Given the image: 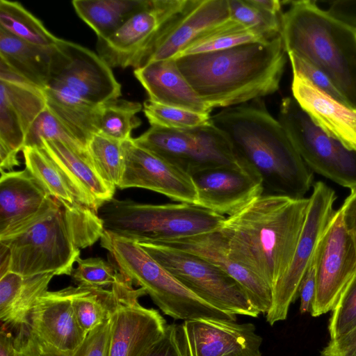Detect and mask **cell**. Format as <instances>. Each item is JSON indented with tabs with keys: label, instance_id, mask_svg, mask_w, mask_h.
Wrapping results in <instances>:
<instances>
[{
	"label": "cell",
	"instance_id": "6da1fadb",
	"mask_svg": "<svg viewBox=\"0 0 356 356\" xmlns=\"http://www.w3.org/2000/svg\"><path fill=\"white\" fill-rule=\"evenodd\" d=\"M309 204V198L263 193L226 217L219 230L231 258L273 291L292 261Z\"/></svg>",
	"mask_w": 356,
	"mask_h": 356
},
{
	"label": "cell",
	"instance_id": "7a4b0ae2",
	"mask_svg": "<svg viewBox=\"0 0 356 356\" xmlns=\"http://www.w3.org/2000/svg\"><path fill=\"white\" fill-rule=\"evenodd\" d=\"M286 54L280 35L267 42L174 59L193 90L213 110L241 105L277 92Z\"/></svg>",
	"mask_w": 356,
	"mask_h": 356
},
{
	"label": "cell",
	"instance_id": "3957f363",
	"mask_svg": "<svg viewBox=\"0 0 356 356\" xmlns=\"http://www.w3.org/2000/svg\"><path fill=\"white\" fill-rule=\"evenodd\" d=\"M211 122L225 135L237 159L260 176L264 193L300 199L310 190L314 172L261 99L226 108Z\"/></svg>",
	"mask_w": 356,
	"mask_h": 356
},
{
	"label": "cell",
	"instance_id": "277c9868",
	"mask_svg": "<svg viewBox=\"0 0 356 356\" xmlns=\"http://www.w3.org/2000/svg\"><path fill=\"white\" fill-rule=\"evenodd\" d=\"M43 92L47 108L86 145L99 133L101 106L122 94L111 67L98 54L63 39Z\"/></svg>",
	"mask_w": 356,
	"mask_h": 356
},
{
	"label": "cell",
	"instance_id": "5b68a950",
	"mask_svg": "<svg viewBox=\"0 0 356 356\" xmlns=\"http://www.w3.org/2000/svg\"><path fill=\"white\" fill-rule=\"evenodd\" d=\"M104 232L98 213L75 202L58 201L42 220L22 232L0 239L9 252L8 271L23 276L71 275L80 249L93 245Z\"/></svg>",
	"mask_w": 356,
	"mask_h": 356
},
{
	"label": "cell",
	"instance_id": "8992f818",
	"mask_svg": "<svg viewBox=\"0 0 356 356\" xmlns=\"http://www.w3.org/2000/svg\"><path fill=\"white\" fill-rule=\"evenodd\" d=\"M281 37L293 53L322 70L356 110V32L312 1H289Z\"/></svg>",
	"mask_w": 356,
	"mask_h": 356
},
{
	"label": "cell",
	"instance_id": "52a82bcc",
	"mask_svg": "<svg viewBox=\"0 0 356 356\" xmlns=\"http://www.w3.org/2000/svg\"><path fill=\"white\" fill-rule=\"evenodd\" d=\"M104 230L137 243H163L222 226L226 217L188 203L151 204L115 198L98 211Z\"/></svg>",
	"mask_w": 356,
	"mask_h": 356
},
{
	"label": "cell",
	"instance_id": "ba28073f",
	"mask_svg": "<svg viewBox=\"0 0 356 356\" xmlns=\"http://www.w3.org/2000/svg\"><path fill=\"white\" fill-rule=\"evenodd\" d=\"M100 244L111 256L118 270L143 288L165 315L184 321H236V315L213 307L189 291L136 241L104 231Z\"/></svg>",
	"mask_w": 356,
	"mask_h": 356
},
{
	"label": "cell",
	"instance_id": "9c48e42d",
	"mask_svg": "<svg viewBox=\"0 0 356 356\" xmlns=\"http://www.w3.org/2000/svg\"><path fill=\"white\" fill-rule=\"evenodd\" d=\"M138 243L181 284L207 303L234 315L257 318L261 314L241 285L211 262L194 254L162 245Z\"/></svg>",
	"mask_w": 356,
	"mask_h": 356
},
{
	"label": "cell",
	"instance_id": "30bf717a",
	"mask_svg": "<svg viewBox=\"0 0 356 356\" xmlns=\"http://www.w3.org/2000/svg\"><path fill=\"white\" fill-rule=\"evenodd\" d=\"M278 121L313 172L350 191L356 189V151L325 133L293 97L282 99Z\"/></svg>",
	"mask_w": 356,
	"mask_h": 356
},
{
	"label": "cell",
	"instance_id": "8fae6325",
	"mask_svg": "<svg viewBox=\"0 0 356 356\" xmlns=\"http://www.w3.org/2000/svg\"><path fill=\"white\" fill-rule=\"evenodd\" d=\"M133 140L189 175L238 162L229 140L211 122L190 129L151 126Z\"/></svg>",
	"mask_w": 356,
	"mask_h": 356
},
{
	"label": "cell",
	"instance_id": "7c38bea8",
	"mask_svg": "<svg viewBox=\"0 0 356 356\" xmlns=\"http://www.w3.org/2000/svg\"><path fill=\"white\" fill-rule=\"evenodd\" d=\"M186 0H149L116 31L97 40L98 55L112 68L145 65L153 49Z\"/></svg>",
	"mask_w": 356,
	"mask_h": 356
},
{
	"label": "cell",
	"instance_id": "4fadbf2b",
	"mask_svg": "<svg viewBox=\"0 0 356 356\" xmlns=\"http://www.w3.org/2000/svg\"><path fill=\"white\" fill-rule=\"evenodd\" d=\"M305 222L292 261L273 288V302L266 321L273 325L287 318L289 309L299 296L301 282L310 266L318 241L336 211L334 191L323 181L313 186Z\"/></svg>",
	"mask_w": 356,
	"mask_h": 356
},
{
	"label": "cell",
	"instance_id": "5bb4252c",
	"mask_svg": "<svg viewBox=\"0 0 356 356\" xmlns=\"http://www.w3.org/2000/svg\"><path fill=\"white\" fill-rule=\"evenodd\" d=\"M316 289L312 316L332 312L356 275V251L347 232L341 208L322 234L314 258Z\"/></svg>",
	"mask_w": 356,
	"mask_h": 356
},
{
	"label": "cell",
	"instance_id": "9a60e30c",
	"mask_svg": "<svg viewBox=\"0 0 356 356\" xmlns=\"http://www.w3.org/2000/svg\"><path fill=\"white\" fill-rule=\"evenodd\" d=\"M112 286L118 301L111 316L108 356H141L163 335L168 324L156 309L139 303L145 291L134 289L120 272Z\"/></svg>",
	"mask_w": 356,
	"mask_h": 356
},
{
	"label": "cell",
	"instance_id": "2e32d148",
	"mask_svg": "<svg viewBox=\"0 0 356 356\" xmlns=\"http://www.w3.org/2000/svg\"><path fill=\"white\" fill-rule=\"evenodd\" d=\"M191 177L197 193L195 205L222 216L234 214L264 192L258 173L239 159Z\"/></svg>",
	"mask_w": 356,
	"mask_h": 356
},
{
	"label": "cell",
	"instance_id": "e0dca14e",
	"mask_svg": "<svg viewBox=\"0 0 356 356\" xmlns=\"http://www.w3.org/2000/svg\"><path fill=\"white\" fill-rule=\"evenodd\" d=\"M124 168L118 188H140L180 203L195 204L197 193L191 175L137 145L132 138L123 142Z\"/></svg>",
	"mask_w": 356,
	"mask_h": 356
},
{
	"label": "cell",
	"instance_id": "ac0fdd59",
	"mask_svg": "<svg viewBox=\"0 0 356 356\" xmlns=\"http://www.w3.org/2000/svg\"><path fill=\"white\" fill-rule=\"evenodd\" d=\"M58 204L26 169L1 171L0 239L24 232Z\"/></svg>",
	"mask_w": 356,
	"mask_h": 356
},
{
	"label": "cell",
	"instance_id": "d6986e66",
	"mask_svg": "<svg viewBox=\"0 0 356 356\" xmlns=\"http://www.w3.org/2000/svg\"><path fill=\"white\" fill-rule=\"evenodd\" d=\"M181 326L188 356H262V338L252 323L203 318Z\"/></svg>",
	"mask_w": 356,
	"mask_h": 356
},
{
	"label": "cell",
	"instance_id": "ffe728a7",
	"mask_svg": "<svg viewBox=\"0 0 356 356\" xmlns=\"http://www.w3.org/2000/svg\"><path fill=\"white\" fill-rule=\"evenodd\" d=\"M230 18L228 0H186L182 10L159 38L146 64L176 58Z\"/></svg>",
	"mask_w": 356,
	"mask_h": 356
},
{
	"label": "cell",
	"instance_id": "44dd1931",
	"mask_svg": "<svg viewBox=\"0 0 356 356\" xmlns=\"http://www.w3.org/2000/svg\"><path fill=\"white\" fill-rule=\"evenodd\" d=\"M72 290L47 291L37 300L29 318V329L36 340L65 353L74 351L88 334L76 318Z\"/></svg>",
	"mask_w": 356,
	"mask_h": 356
},
{
	"label": "cell",
	"instance_id": "7402d4cb",
	"mask_svg": "<svg viewBox=\"0 0 356 356\" xmlns=\"http://www.w3.org/2000/svg\"><path fill=\"white\" fill-rule=\"evenodd\" d=\"M156 244L186 251L211 262L241 285L250 302L260 313L266 314L269 311L273 302L272 289L254 273L231 258L219 229Z\"/></svg>",
	"mask_w": 356,
	"mask_h": 356
},
{
	"label": "cell",
	"instance_id": "603a6c76",
	"mask_svg": "<svg viewBox=\"0 0 356 356\" xmlns=\"http://www.w3.org/2000/svg\"><path fill=\"white\" fill-rule=\"evenodd\" d=\"M293 97L330 136L356 151V110L327 95L300 74H293Z\"/></svg>",
	"mask_w": 356,
	"mask_h": 356
},
{
	"label": "cell",
	"instance_id": "cb8c5ba5",
	"mask_svg": "<svg viewBox=\"0 0 356 356\" xmlns=\"http://www.w3.org/2000/svg\"><path fill=\"white\" fill-rule=\"evenodd\" d=\"M149 99L200 113L212 111L179 70L174 58L150 62L134 71Z\"/></svg>",
	"mask_w": 356,
	"mask_h": 356
},
{
	"label": "cell",
	"instance_id": "d4e9b609",
	"mask_svg": "<svg viewBox=\"0 0 356 356\" xmlns=\"http://www.w3.org/2000/svg\"><path fill=\"white\" fill-rule=\"evenodd\" d=\"M40 148L67 175L82 204L98 213L105 202L113 198L115 188L99 175L89 155L80 154L58 140H42Z\"/></svg>",
	"mask_w": 356,
	"mask_h": 356
},
{
	"label": "cell",
	"instance_id": "484cf974",
	"mask_svg": "<svg viewBox=\"0 0 356 356\" xmlns=\"http://www.w3.org/2000/svg\"><path fill=\"white\" fill-rule=\"evenodd\" d=\"M55 275L23 276L8 271L0 277V318L6 327L18 331L29 326L31 311L37 300L48 290Z\"/></svg>",
	"mask_w": 356,
	"mask_h": 356
},
{
	"label": "cell",
	"instance_id": "4316f807",
	"mask_svg": "<svg viewBox=\"0 0 356 356\" xmlns=\"http://www.w3.org/2000/svg\"><path fill=\"white\" fill-rule=\"evenodd\" d=\"M57 47L37 46L0 29V60L42 90L48 83Z\"/></svg>",
	"mask_w": 356,
	"mask_h": 356
},
{
	"label": "cell",
	"instance_id": "83f0119b",
	"mask_svg": "<svg viewBox=\"0 0 356 356\" xmlns=\"http://www.w3.org/2000/svg\"><path fill=\"white\" fill-rule=\"evenodd\" d=\"M149 0H73L79 17L104 40L116 31Z\"/></svg>",
	"mask_w": 356,
	"mask_h": 356
},
{
	"label": "cell",
	"instance_id": "f1b7e54d",
	"mask_svg": "<svg viewBox=\"0 0 356 356\" xmlns=\"http://www.w3.org/2000/svg\"><path fill=\"white\" fill-rule=\"evenodd\" d=\"M22 152L26 169L51 197L60 203L77 202L82 204L75 187L67 175L42 148L24 147Z\"/></svg>",
	"mask_w": 356,
	"mask_h": 356
},
{
	"label": "cell",
	"instance_id": "f546056e",
	"mask_svg": "<svg viewBox=\"0 0 356 356\" xmlns=\"http://www.w3.org/2000/svg\"><path fill=\"white\" fill-rule=\"evenodd\" d=\"M0 29L29 43L47 48L58 45L60 38L16 1H0Z\"/></svg>",
	"mask_w": 356,
	"mask_h": 356
},
{
	"label": "cell",
	"instance_id": "4dcf8cb0",
	"mask_svg": "<svg viewBox=\"0 0 356 356\" xmlns=\"http://www.w3.org/2000/svg\"><path fill=\"white\" fill-rule=\"evenodd\" d=\"M115 289L72 286L71 302L76 318L82 330L88 334L110 318L117 305Z\"/></svg>",
	"mask_w": 356,
	"mask_h": 356
},
{
	"label": "cell",
	"instance_id": "1f68e13d",
	"mask_svg": "<svg viewBox=\"0 0 356 356\" xmlns=\"http://www.w3.org/2000/svg\"><path fill=\"white\" fill-rule=\"evenodd\" d=\"M124 141L95 134L89 140L87 150L99 175L107 184L118 187L124 168Z\"/></svg>",
	"mask_w": 356,
	"mask_h": 356
},
{
	"label": "cell",
	"instance_id": "d6a6232c",
	"mask_svg": "<svg viewBox=\"0 0 356 356\" xmlns=\"http://www.w3.org/2000/svg\"><path fill=\"white\" fill-rule=\"evenodd\" d=\"M261 42L267 41L230 18L191 44L176 58L224 50L246 43Z\"/></svg>",
	"mask_w": 356,
	"mask_h": 356
},
{
	"label": "cell",
	"instance_id": "836d02e7",
	"mask_svg": "<svg viewBox=\"0 0 356 356\" xmlns=\"http://www.w3.org/2000/svg\"><path fill=\"white\" fill-rule=\"evenodd\" d=\"M140 103L115 99L102 104L99 113V133L113 139L125 141L141 120L136 114L142 110Z\"/></svg>",
	"mask_w": 356,
	"mask_h": 356
},
{
	"label": "cell",
	"instance_id": "e575fe53",
	"mask_svg": "<svg viewBox=\"0 0 356 356\" xmlns=\"http://www.w3.org/2000/svg\"><path fill=\"white\" fill-rule=\"evenodd\" d=\"M0 97L19 118L26 134L37 117L47 108L42 90L28 83L0 80Z\"/></svg>",
	"mask_w": 356,
	"mask_h": 356
},
{
	"label": "cell",
	"instance_id": "d590c367",
	"mask_svg": "<svg viewBox=\"0 0 356 356\" xmlns=\"http://www.w3.org/2000/svg\"><path fill=\"white\" fill-rule=\"evenodd\" d=\"M58 140L74 150L88 155L87 145L47 108L37 117L26 134L24 147H41L42 140Z\"/></svg>",
	"mask_w": 356,
	"mask_h": 356
},
{
	"label": "cell",
	"instance_id": "8d00e7d4",
	"mask_svg": "<svg viewBox=\"0 0 356 356\" xmlns=\"http://www.w3.org/2000/svg\"><path fill=\"white\" fill-rule=\"evenodd\" d=\"M143 112L151 126L172 129H190L208 124L211 115L177 107L167 106L147 99Z\"/></svg>",
	"mask_w": 356,
	"mask_h": 356
},
{
	"label": "cell",
	"instance_id": "74e56055",
	"mask_svg": "<svg viewBox=\"0 0 356 356\" xmlns=\"http://www.w3.org/2000/svg\"><path fill=\"white\" fill-rule=\"evenodd\" d=\"M231 19L239 22L265 40L281 35L282 15L264 12L248 0H228Z\"/></svg>",
	"mask_w": 356,
	"mask_h": 356
},
{
	"label": "cell",
	"instance_id": "f35d334b",
	"mask_svg": "<svg viewBox=\"0 0 356 356\" xmlns=\"http://www.w3.org/2000/svg\"><path fill=\"white\" fill-rule=\"evenodd\" d=\"M111 317L90 331L83 343L72 353H65L42 343L33 336L38 356H108Z\"/></svg>",
	"mask_w": 356,
	"mask_h": 356
},
{
	"label": "cell",
	"instance_id": "ab89813d",
	"mask_svg": "<svg viewBox=\"0 0 356 356\" xmlns=\"http://www.w3.org/2000/svg\"><path fill=\"white\" fill-rule=\"evenodd\" d=\"M77 267L72 277L77 286L104 288L112 286L119 271L111 263L101 258L77 259Z\"/></svg>",
	"mask_w": 356,
	"mask_h": 356
},
{
	"label": "cell",
	"instance_id": "60d3db41",
	"mask_svg": "<svg viewBox=\"0 0 356 356\" xmlns=\"http://www.w3.org/2000/svg\"><path fill=\"white\" fill-rule=\"evenodd\" d=\"M356 326V275L338 304L332 311L328 331L330 339H336Z\"/></svg>",
	"mask_w": 356,
	"mask_h": 356
},
{
	"label": "cell",
	"instance_id": "b9f144b4",
	"mask_svg": "<svg viewBox=\"0 0 356 356\" xmlns=\"http://www.w3.org/2000/svg\"><path fill=\"white\" fill-rule=\"evenodd\" d=\"M26 132L7 102L0 97V146L17 153L24 148Z\"/></svg>",
	"mask_w": 356,
	"mask_h": 356
},
{
	"label": "cell",
	"instance_id": "7bdbcfd3",
	"mask_svg": "<svg viewBox=\"0 0 356 356\" xmlns=\"http://www.w3.org/2000/svg\"><path fill=\"white\" fill-rule=\"evenodd\" d=\"M287 55L291 64L293 74L302 75L316 88L349 106L343 95L322 70L293 53L289 52Z\"/></svg>",
	"mask_w": 356,
	"mask_h": 356
},
{
	"label": "cell",
	"instance_id": "ee69618b",
	"mask_svg": "<svg viewBox=\"0 0 356 356\" xmlns=\"http://www.w3.org/2000/svg\"><path fill=\"white\" fill-rule=\"evenodd\" d=\"M141 356H188L181 325L168 324L163 335Z\"/></svg>",
	"mask_w": 356,
	"mask_h": 356
},
{
	"label": "cell",
	"instance_id": "f6af8a7d",
	"mask_svg": "<svg viewBox=\"0 0 356 356\" xmlns=\"http://www.w3.org/2000/svg\"><path fill=\"white\" fill-rule=\"evenodd\" d=\"M321 356H356V326L323 348Z\"/></svg>",
	"mask_w": 356,
	"mask_h": 356
},
{
	"label": "cell",
	"instance_id": "bcb514c9",
	"mask_svg": "<svg viewBox=\"0 0 356 356\" xmlns=\"http://www.w3.org/2000/svg\"><path fill=\"white\" fill-rule=\"evenodd\" d=\"M327 13L356 32V1H334L330 5Z\"/></svg>",
	"mask_w": 356,
	"mask_h": 356
},
{
	"label": "cell",
	"instance_id": "7dc6e473",
	"mask_svg": "<svg viewBox=\"0 0 356 356\" xmlns=\"http://www.w3.org/2000/svg\"><path fill=\"white\" fill-rule=\"evenodd\" d=\"M315 268L312 262L305 273L299 289L300 298V312L302 314L310 312L315 296Z\"/></svg>",
	"mask_w": 356,
	"mask_h": 356
},
{
	"label": "cell",
	"instance_id": "c3c4849f",
	"mask_svg": "<svg viewBox=\"0 0 356 356\" xmlns=\"http://www.w3.org/2000/svg\"><path fill=\"white\" fill-rule=\"evenodd\" d=\"M345 228L350 236L356 251V189L345 200L340 207Z\"/></svg>",
	"mask_w": 356,
	"mask_h": 356
},
{
	"label": "cell",
	"instance_id": "681fc988",
	"mask_svg": "<svg viewBox=\"0 0 356 356\" xmlns=\"http://www.w3.org/2000/svg\"><path fill=\"white\" fill-rule=\"evenodd\" d=\"M15 343L19 356H38L37 346L29 327L18 331Z\"/></svg>",
	"mask_w": 356,
	"mask_h": 356
},
{
	"label": "cell",
	"instance_id": "f907efd6",
	"mask_svg": "<svg viewBox=\"0 0 356 356\" xmlns=\"http://www.w3.org/2000/svg\"><path fill=\"white\" fill-rule=\"evenodd\" d=\"M0 356H19L15 337L3 324H1L0 332Z\"/></svg>",
	"mask_w": 356,
	"mask_h": 356
},
{
	"label": "cell",
	"instance_id": "816d5d0a",
	"mask_svg": "<svg viewBox=\"0 0 356 356\" xmlns=\"http://www.w3.org/2000/svg\"><path fill=\"white\" fill-rule=\"evenodd\" d=\"M250 3L256 8L268 13L281 15L283 1L277 0H248Z\"/></svg>",
	"mask_w": 356,
	"mask_h": 356
}]
</instances>
